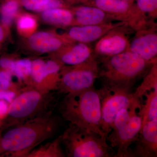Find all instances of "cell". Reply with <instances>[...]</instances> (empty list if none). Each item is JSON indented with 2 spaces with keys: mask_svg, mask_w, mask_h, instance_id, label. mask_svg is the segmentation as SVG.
Returning <instances> with one entry per match:
<instances>
[{
  "mask_svg": "<svg viewBox=\"0 0 157 157\" xmlns=\"http://www.w3.org/2000/svg\"><path fill=\"white\" fill-rule=\"evenodd\" d=\"M83 5L94 6L109 14L113 20L125 23L135 32L144 28L152 21L143 15L137 4L122 0H81Z\"/></svg>",
  "mask_w": 157,
  "mask_h": 157,
  "instance_id": "ba28073f",
  "label": "cell"
},
{
  "mask_svg": "<svg viewBox=\"0 0 157 157\" xmlns=\"http://www.w3.org/2000/svg\"><path fill=\"white\" fill-rule=\"evenodd\" d=\"M7 29V28L2 24V23H0V49L6 39Z\"/></svg>",
  "mask_w": 157,
  "mask_h": 157,
  "instance_id": "f546056e",
  "label": "cell"
},
{
  "mask_svg": "<svg viewBox=\"0 0 157 157\" xmlns=\"http://www.w3.org/2000/svg\"><path fill=\"white\" fill-rule=\"evenodd\" d=\"M71 11L74 17L73 25H96L114 21L109 14L94 6L82 5Z\"/></svg>",
  "mask_w": 157,
  "mask_h": 157,
  "instance_id": "2e32d148",
  "label": "cell"
},
{
  "mask_svg": "<svg viewBox=\"0 0 157 157\" xmlns=\"http://www.w3.org/2000/svg\"><path fill=\"white\" fill-rule=\"evenodd\" d=\"M60 94L57 91H44L33 86H23L9 104L6 116L0 120V130L54 112Z\"/></svg>",
  "mask_w": 157,
  "mask_h": 157,
  "instance_id": "7a4b0ae2",
  "label": "cell"
},
{
  "mask_svg": "<svg viewBox=\"0 0 157 157\" xmlns=\"http://www.w3.org/2000/svg\"><path fill=\"white\" fill-rule=\"evenodd\" d=\"M46 76L45 62L38 59L32 61L30 82L29 86L43 90V84Z\"/></svg>",
  "mask_w": 157,
  "mask_h": 157,
  "instance_id": "ffe728a7",
  "label": "cell"
},
{
  "mask_svg": "<svg viewBox=\"0 0 157 157\" xmlns=\"http://www.w3.org/2000/svg\"><path fill=\"white\" fill-rule=\"evenodd\" d=\"M51 0H21V5L29 11L42 12Z\"/></svg>",
  "mask_w": 157,
  "mask_h": 157,
  "instance_id": "484cf974",
  "label": "cell"
},
{
  "mask_svg": "<svg viewBox=\"0 0 157 157\" xmlns=\"http://www.w3.org/2000/svg\"><path fill=\"white\" fill-rule=\"evenodd\" d=\"M62 145L69 157H110L113 150L106 137L73 124L62 134Z\"/></svg>",
  "mask_w": 157,
  "mask_h": 157,
  "instance_id": "5b68a950",
  "label": "cell"
},
{
  "mask_svg": "<svg viewBox=\"0 0 157 157\" xmlns=\"http://www.w3.org/2000/svg\"><path fill=\"white\" fill-rule=\"evenodd\" d=\"M138 9L147 20L151 17V21L157 16V0H136Z\"/></svg>",
  "mask_w": 157,
  "mask_h": 157,
  "instance_id": "cb8c5ba5",
  "label": "cell"
},
{
  "mask_svg": "<svg viewBox=\"0 0 157 157\" xmlns=\"http://www.w3.org/2000/svg\"><path fill=\"white\" fill-rule=\"evenodd\" d=\"M70 43L64 37L50 32L40 31L31 34L28 39L30 48L39 53L56 52Z\"/></svg>",
  "mask_w": 157,
  "mask_h": 157,
  "instance_id": "9a60e30c",
  "label": "cell"
},
{
  "mask_svg": "<svg viewBox=\"0 0 157 157\" xmlns=\"http://www.w3.org/2000/svg\"><path fill=\"white\" fill-rule=\"evenodd\" d=\"M42 12V19L46 23L61 27L73 25L74 17L72 11L69 9L56 8Z\"/></svg>",
  "mask_w": 157,
  "mask_h": 157,
  "instance_id": "e0dca14e",
  "label": "cell"
},
{
  "mask_svg": "<svg viewBox=\"0 0 157 157\" xmlns=\"http://www.w3.org/2000/svg\"><path fill=\"white\" fill-rule=\"evenodd\" d=\"M15 61L9 57H0V68L9 71L13 75V70Z\"/></svg>",
  "mask_w": 157,
  "mask_h": 157,
  "instance_id": "4316f807",
  "label": "cell"
},
{
  "mask_svg": "<svg viewBox=\"0 0 157 157\" xmlns=\"http://www.w3.org/2000/svg\"><path fill=\"white\" fill-rule=\"evenodd\" d=\"M19 9V4L15 0H8L0 8V16L2 24L8 29L12 24Z\"/></svg>",
  "mask_w": 157,
  "mask_h": 157,
  "instance_id": "603a6c76",
  "label": "cell"
},
{
  "mask_svg": "<svg viewBox=\"0 0 157 157\" xmlns=\"http://www.w3.org/2000/svg\"><path fill=\"white\" fill-rule=\"evenodd\" d=\"M18 93L14 91L0 90V100H3L7 101L10 104L14 100Z\"/></svg>",
  "mask_w": 157,
  "mask_h": 157,
  "instance_id": "83f0119b",
  "label": "cell"
},
{
  "mask_svg": "<svg viewBox=\"0 0 157 157\" xmlns=\"http://www.w3.org/2000/svg\"><path fill=\"white\" fill-rule=\"evenodd\" d=\"M72 42L58 51L57 55L52 59L62 66H72L80 64L94 57L93 48L90 44Z\"/></svg>",
  "mask_w": 157,
  "mask_h": 157,
  "instance_id": "5bb4252c",
  "label": "cell"
},
{
  "mask_svg": "<svg viewBox=\"0 0 157 157\" xmlns=\"http://www.w3.org/2000/svg\"><path fill=\"white\" fill-rule=\"evenodd\" d=\"M36 18L29 14H23L17 20V29L22 34H28L32 33L36 29Z\"/></svg>",
  "mask_w": 157,
  "mask_h": 157,
  "instance_id": "d4e9b609",
  "label": "cell"
},
{
  "mask_svg": "<svg viewBox=\"0 0 157 157\" xmlns=\"http://www.w3.org/2000/svg\"><path fill=\"white\" fill-rule=\"evenodd\" d=\"M135 30L127 25L113 29L96 42L93 53L98 62L103 59L129 51V34Z\"/></svg>",
  "mask_w": 157,
  "mask_h": 157,
  "instance_id": "9c48e42d",
  "label": "cell"
},
{
  "mask_svg": "<svg viewBox=\"0 0 157 157\" xmlns=\"http://www.w3.org/2000/svg\"><path fill=\"white\" fill-rule=\"evenodd\" d=\"M99 62L95 58L75 66H63L57 91L60 94L79 92L93 87L99 78Z\"/></svg>",
  "mask_w": 157,
  "mask_h": 157,
  "instance_id": "52a82bcc",
  "label": "cell"
},
{
  "mask_svg": "<svg viewBox=\"0 0 157 157\" xmlns=\"http://www.w3.org/2000/svg\"><path fill=\"white\" fill-rule=\"evenodd\" d=\"M124 25L127 24L122 21L116 23L110 21L96 25H73L64 37L69 42L90 44L97 42L113 29Z\"/></svg>",
  "mask_w": 157,
  "mask_h": 157,
  "instance_id": "7c38bea8",
  "label": "cell"
},
{
  "mask_svg": "<svg viewBox=\"0 0 157 157\" xmlns=\"http://www.w3.org/2000/svg\"><path fill=\"white\" fill-rule=\"evenodd\" d=\"M65 95L57 107L59 115L63 120L106 137L101 128L99 90L93 87Z\"/></svg>",
  "mask_w": 157,
  "mask_h": 157,
  "instance_id": "3957f363",
  "label": "cell"
},
{
  "mask_svg": "<svg viewBox=\"0 0 157 157\" xmlns=\"http://www.w3.org/2000/svg\"><path fill=\"white\" fill-rule=\"evenodd\" d=\"M122 1H125L129 2H135V0H122Z\"/></svg>",
  "mask_w": 157,
  "mask_h": 157,
  "instance_id": "4dcf8cb0",
  "label": "cell"
},
{
  "mask_svg": "<svg viewBox=\"0 0 157 157\" xmlns=\"http://www.w3.org/2000/svg\"><path fill=\"white\" fill-rule=\"evenodd\" d=\"M32 61L29 59H22L15 61L13 76H16L19 81V84L30 85L32 70Z\"/></svg>",
  "mask_w": 157,
  "mask_h": 157,
  "instance_id": "7402d4cb",
  "label": "cell"
},
{
  "mask_svg": "<svg viewBox=\"0 0 157 157\" xmlns=\"http://www.w3.org/2000/svg\"><path fill=\"white\" fill-rule=\"evenodd\" d=\"M99 90L101 97V128L107 137L112 130L117 113L123 109L138 110L141 101L130 90L104 86Z\"/></svg>",
  "mask_w": 157,
  "mask_h": 157,
  "instance_id": "8992f818",
  "label": "cell"
},
{
  "mask_svg": "<svg viewBox=\"0 0 157 157\" xmlns=\"http://www.w3.org/2000/svg\"><path fill=\"white\" fill-rule=\"evenodd\" d=\"M153 22L144 28L136 31L135 36L130 41L129 51L144 59L157 63V29Z\"/></svg>",
  "mask_w": 157,
  "mask_h": 157,
  "instance_id": "8fae6325",
  "label": "cell"
},
{
  "mask_svg": "<svg viewBox=\"0 0 157 157\" xmlns=\"http://www.w3.org/2000/svg\"><path fill=\"white\" fill-rule=\"evenodd\" d=\"M141 123L140 117L135 113L124 126L112 130L107 135L106 139L109 146L117 150L114 157H127L130 146L137 140Z\"/></svg>",
  "mask_w": 157,
  "mask_h": 157,
  "instance_id": "30bf717a",
  "label": "cell"
},
{
  "mask_svg": "<svg viewBox=\"0 0 157 157\" xmlns=\"http://www.w3.org/2000/svg\"><path fill=\"white\" fill-rule=\"evenodd\" d=\"M142 82L134 92L135 97L142 99L147 92L157 90V65H153L143 77Z\"/></svg>",
  "mask_w": 157,
  "mask_h": 157,
  "instance_id": "44dd1931",
  "label": "cell"
},
{
  "mask_svg": "<svg viewBox=\"0 0 157 157\" xmlns=\"http://www.w3.org/2000/svg\"><path fill=\"white\" fill-rule=\"evenodd\" d=\"M99 67V78L103 86L130 90L143 78L153 63L130 51L103 59Z\"/></svg>",
  "mask_w": 157,
  "mask_h": 157,
  "instance_id": "277c9868",
  "label": "cell"
},
{
  "mask_svg": "<svg viewBox=\"0 0 157 157\" xmlns=\"http://www.w3.org/2000/svg\"><path fill=\"white\" fill-rule=\"evenodd\" d=\"M144 96L146 99L144 103L141 102L137 113L141 119V128L147 123L157 120V90L147 92Z\"/></svg>",
  "mask_w": 157,
  "mask_h": 157,
  "instance_id": "ac0fdd59",
  "label": "cell"
},
{
  "mask_svg": "<svg viewBox=\"0 0 157 157\" xmlns=\"http://www.w3.org/2000/svg\"><path fill=\"white\" fill-rule=\"evenodd\" d=\"M62 135H58L52 141L41 144L31 151L25 157H64L62 148Z\"/></svg>",
  "mask_w": 157,
  "mask_h": 157,
  "instance_id": "d6986e66",
  "label": "cell"
},
{
  "mask_svg": "<svg viewBox=\"0 0 157 157\" xmlns=\"http://www.w3.org/2000/svg\"><path fill=\"white\" fill-rule=\"evenodd\" d=\"M135 146L129 149L127 157L157 156V120L145 124L140 128Z\"/></svg>",
  "mask_w": 157,
  "mask_h": 157,
  "instance_id": "4fadbf2b",
  "label": "cell"
},
{
  "mask_svg": "<svg viewBox=\"0 0 157 157\" xmlns=\"http://www.w3.org/2000/svg\"><path fill=\"white\" fill-rule=\"evenodd\" d=\"M9 104L7 101L0 100V120L6 116L9 109Z\"/></svg>",
  "mask_w": 157,
  "mask_h": 157,
  "instance_id": "f1b7e54d",
  "label": "cell"
},
{
  "mask_svg": "<svg viewBox=\"0 0 157 157\" xmlns=\"http://www.w3.org/2000/svg\"><path fill=\"white\" fill-rule=\"evenodd\" d=\"M64 121L52 112L6 129L0 136V155L25 157L46 140L57 137Z\"/></svg>",
  "mask_w": 157,
  "mask_h": 157,
  "instance_id": "6da1fadb",
  "label": "cell"
}]
</instances>
